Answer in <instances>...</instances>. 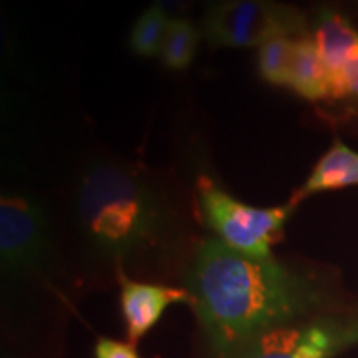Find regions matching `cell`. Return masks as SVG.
<instances>
[{
	"mask_svg": "<svg viewBox=\"0 0 358 358\" xmlns=\"http://www.w3.org/2000/svg\"><path fill=\"white\" fill-rule=\"evenodd\" d=\"M187 293L221 355L279 329L307 305V289L273 257L247 255L219 239L199 245Z\"/></svg>",
	"mask_w": 358,
	"mask_h": 358,
	"instance_id": "6da1fadb",
	"label": "cell"
},
{
	"mask_svg": "<svg viewBox=\"0 0 358 358\" xmlns=\"http://www.w3.org/2000/svg\"><path fill=\"white\" fill-rule=\"evenodd\" d=\"M78 215L90 243L110 257L140 251L162 225V207L150 181L114 164L92 167L82 178Z\"/></svg>",
	"mask_w": 358,
	"mask_h": 358,
	"instance_id": "7a4b0ae2",
	"label": "cell"
},
{
	"mask_svg": "<svg viewBox=\"0 0 358 358\" xmlns=\"http://www.w3.org/2000/svg\"><path fill=\"white\" fill-rule=\"evenodd\" d=\"M305 14L277 0H209L203 36L217 48H253L273 36H303Z\"/></svg>",
	"mask_w": 358,
	"mask_h": 358,
	"instance_id": "3957f363",
	"label": "cell"
},
{
	"mask_svg": "<svg viewBox=\"0 0 358 358\" xmlns=\"http://www.w3.org/2000/svg\"><path fill=\"white\" fill-rule=\"evenodd\" d=\"M293 209L291 201L282 207L245 205L207 181L201 185V211L207 225L221 243L247 255L271 257V247L282 237Z\"/></svg>",
	"mask_w": 358,
	"mask_h": 358,
	"instance_id": "277c9868",
	"label": "cell"
},
{
	"mask_svg": "<svg viewBox=\"0 0 358 358\" xmlns=\"http://www.w3.org/2000/svg\"><path fill=\"white\" fill-rule=\"evenodd\" d=\"M46 247V219L38 205L24 197H2L0 257L10 273L36 267Z\"/></svg>",
	"mask_w": 358,
	"mask_h": 358,
	"instance_id": "5b68a950",
	"label": "cell"
},
{
	"mask_svg": "<svg viewBox=\"0 0 358 358\" xmlns=\"http://www.w3.org/2000/svg\"><path fill=\"white\" fill-rule=\"evenodd\" d=\"M348 336L329 322L279 327L251 341L243 358H331Z\"/></svg>",
	"mask_w": 358,
	"mask_h": 358,
	"instance_id": "8992f818",
	"label": "cell"
},
{
	"mask_svg": "<svg viewBox=\"0 0 358 358\" xmlns=\"http://www.w3.org/2000/svg\"><path fill=\"white\" fill-rule=\"evenodd\" d=\"M178 301L192 303V296L187 291H181V289H169V287L145 285V282H134L124 279L122 282V310H124L126 327H128L129 345H136L159 320L162 313Z\"/></svg>",
	"mask_w": 358,
	"mask_h": 358,
	"instance_id": "52a82bcc",
	"label": "cell"
},
{
	"mask_svg": "<svg viewBox=\"0 0 358 358\" xmlns=\"http://www.w3.org/2000/svg\"><path fill=\"white\" fill-rule=\"evenodd\" d=\"M315 44L329 78V98H336V90L346 64L358 52V30L343 14L324 10L315 28Z\"/></svg>",
	"mask_w": 358,
	"mask_h": 358,
	"instance_id": "ba28073f",
	"label": "cell"
},
{
	"mask_svg": "<svg viewBox=\"0 0 358 358\" xmlns=\"http://www.w3.org/2000/svg\"><path fill=\"white\" fill-rule=\"evenodd\" d=\"M348 185H358V154L348 145L336 141L333 148L322 155L319 164L310 171L305 185L294 193L291 203L296 205L313 193L341 189Z\"/></svg>",
	"mask_w": 358,
	"mask_h": 358,
	"instance_id": "9c48e42d",
	"label": "cell"
},
{
	"mask_svg": "<svg viewBox=\"0 0 358 358\" xmlns=\"http://www.w3.org/2000/svg\"><path fill=\"white\" fill-rule=\"evenodd\" d=\"M287 88L305 100H324L331 96L327 70L322 66L313 34H303L294 40Z\"/></svg>",
	"mask_w": 358,
	"mask_h": 358,
	"instance_id": "30bf717a",
	"label": "cell"
},
{
	"mask_svg": "<svg viewBox=\"0 0 358 358\" xmlns=\"http://www.w3.org/2000/svg\"><path fill=\"white\" fill-rule=\"evenodd\" d=\"M197 44H199L197 26L193 24L189 18H183V16L171 18L166 42H164V48L159 54L162 64L173 72L187 70L197 54Z\"/></svg>",
	"mask_w": 358,
	"mask_h": 358,
	"instance_id": "8fae6325",
	"label": "cell"
},
{
	"mask_svg": "<svg viewBox=\"0 0 358 358\" xmlns=\"http://www.w3.org/2000/svg\"><path fill=\"white\" fill-rule=\"evenodd\" d=\"M171 24L169 14L152 4L140 14L129 32V50L141 58H154L162 54L167 30Z\"/></svg>",
	"mask_w": 358,
	"mask_h": 358,
	"instance_id": "7c38bea8",
	"label": "cell"
},
{
	"mask_svg": "<svg viewBox=\"0 0 358 358\" xmlns=\"http://www.w3.org/2000/svg\"><path fill=\"white\" fill-rule=\"evenodd\" d=\"M294 36H273L259 46V74L273 86H287L293 60Z\"/></svg>",
	"mask_w": 358,
	"mask_h": 358,
	"instance_id": "4fadbf2b",
	"label": "cell"
},
{
	"mask_svg": "<svg viewBox=\"0 0 358 358\" xmlns=\"http://www.w3.org/2000/svg\"><path fill=\"white\" fill-rule=\"evenodd\" d=\"M350 96L358 98V52L343 70L341 84H338V90H336V98H350Z\"/></svg>",
	"mask_w": 358,
	"mask_h": 358,
	"instance_id": "5bb4252c",
	"label": "cell"
},
{
	"mask_svg": "<svg viewBox=\"0 0 358 358\" xmlns=\"http://www.w3.org/2000/svg\"><path fill=\"white\" fill-rule=\"evenodd\" d=\"M96 357L98 358H140L136 355L134 346L124 345V343H115L103 338L96 346Z\"/></svg>",
	"mask_w": 358,
	"mask_h": 358,
	"instance_id": "9a60e30c",
	"label": "cell"
},
{
	"mask_svg": "<svg viewBox=\"0 0 358 358\" xmlns=\"http://www.w3.org/2000/svg\"><path fill=\"white\" fill-rule=\"evenodd\" d=\"M195 0H154L157 8H162L167 14H181L183 10L192 8Z\"/></svg>",
	"mask_w": 358,
	"mask_h": 358,
	"instance_id": "2e32d148",
	"label": "cell"
}]
</instances>
